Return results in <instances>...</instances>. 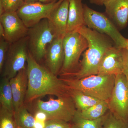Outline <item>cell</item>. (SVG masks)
I'll use <instances>...</instances> for the list:
<instances>
[{"label":"cell","mask_w":128,"mask_h":128,"mask_svg":"<svg viewBox=\"0 0 128 128\" xmlns=\"http://www.w3.org/2000/svg\"><path fill=\"white\" fill-rule=\"evenodd\" d=\"M27 63L28 86L25 104L47 95L59 97L70 95V89L62 79L37 62L29 51Z\"/></svg>","instance_id":"6da1fadb"},{"label":"cell","mask_w":128,"mask_h":128,"mask_svg":"<svg viewBox=\"0 0 128 128\" xmlns=\"http://www.w3.org/2000/svg\"><path fill=\"white\" fill-rule=\"evenodd\" d=\"M0 106L14 112L13 96L10 80L1 77L0 82Z\"/></svg>","instance_id":"d6986e66"},{"label":"cell","mask_w":128,"mask_h":128,"mask_svg":"<svg viewBox=\"0 0 128 128\" xmlns=\"http://www.w3.org/2000/svg\"><path fill=\"white\" fill-rule=\"evenodd\" d=\"M89 2L91 4L97 5V6H103L104 2L109 0H89Z\"/></svg>","instance_id":"f1b7e54d"},{"label":"cell","mask_w":128,"mask_h":128,"mask_svg":"<svg viewBox=\"0 0 128 128\" xmlns=\"http://www.w3.org/2000/svg\"><path fill=\"white\" fill-rule=\"evenodd\" d=\"M109 110L108 102L102 101L96 105L82 111H76V114L82 118L96 120L103 116Z\"/></svg>","instance_id":"ffe728a7"},{"label":"cell","mask_w":128,"mask_h":128,"mask_svg":"<svg viewBox=\"0 0 128 128\" xmlns=\"http://www.w3.org/2000/svg\"><path fill=\"white\" fill-rule=\"evenodd\" d=\"M70 92L77 111L80 112L86 110L102 101L80 91L70 89Z\"/></svg>","instance_id":"ac0fdd59"},{"label":"cell","mask_w":128,"mask_h":128,"mask_svg":"<svg viewBox=\"0 0 128 128\" xmlns=\"http://www.w3.org/2000/svg\"><path fill=\"white\" fill-rule=\"evenodd\" d=\"M69 6L68 0H64L48 19L56 37L64 38L67 34Z\"/></svg>","instance_id":"9a60e30c"},{"label":"cell","mask_w":128,"mask_h":128,"mask_svg":"<svg viewBox=\"0 0 128 128\" xmlns=\"http://www.w3.org/2000/svg\"><path fill=\"white\" fill-rule=\"evenodd\" d=\"M105 12L120 29L127 27L128 23V0H109L104 4Z\"/></svg>","instance_id":"5bb4252c"},{"label":"cell","mask_w":128,"mask_h":128,"mask_svg":"<svg viewBox=\"0 0 128 128\" xmlns=\"http://www.w3.org/2000/svg\"><path fill=\"white\" fill-rule=\"evenodd\" d=\"M82 0H68V18L67 33L76 32L80 28L86 26L84 18Z\"/></svg>","instance_id":"e0dca14e"},{"label":"cell","mask_w":128,"mask_h":128,"mask_svg":"<svg viewBox=\"0 0 128 128\" xmlns=\"http://www.w3.org/2000/svg\"><path fill=\"white\" fill-rule=\"evenodd\" d=\"M72 128H76V127H75L74 126V125H73V127H72Z\"/></svg>","instance_id":"836d02e7"},{"label":"cell","mask_w":128,"mask_h":128,"mask_svg":"<svg viewBox=\"0 0 128 128\" xmlns=\"http://www.w3.org/2000/svg\"><path fill=\"white\" fill-rule=\"evenodd\" d=\"M76 32L86 38L88 42L87 50L83 54L77 71L68 76L80 79L98 74V69L106 51L114 46L113 41L105 34L83 26Z\"/></svg>","instance_id":"7a4b0ae2"},{"label":"cell","mask_w":128,"mask_h":128,"mask_svg":"<svg viewBox=\"0 0 128 128\" xmlns=\"http://www.w3.org/2000/svg\"><path fill=\"white\" fill-rule=\"evenodd\" d=\"M5 32L4 28L1 24L0 23V38H4Z\"/></svg>","instance_id":"f546056e"},{"label":"cell","mask_w":128,"mask_h":128,"mask_svg":"<svg viewBox=\"0 0 128 128\" xmlns=\"http://www.w3.org/2000/svg\"><path fill=\"white\" fill-rule=\"evenodd\" d=\"M28 52V36L10 44L0 73L1 77L10 80L20 70L26 68Z\"/></svg>","instance_id":"ba28073f"},{"label":"cell","mask_w":128,"mask_h":128,"mask_svg":"<svg viewBox=\"0 0 128 128\" xmlns=\"http://www.w3.org/2000/svg\"><path fill=\"white\" fill-rule=\"evenodd\" d=\"M0 23L4 30V38L9 43H13L28 36V28L16 12H6L0 15Z\"/></svg>","instance_id":"8fae6325"},{"label":"cell","mask_w":128,"mask_h":128,"mask_svg":"<svg viewBox=\"0 0 128 128\" xmlns=\"http://www.w3.org/2000/svg\"><path fill=\"white\" fill-rule=\"evenodd\" d=\"M102 128H128V120L121 119L110 112L106 115Z\"/></svg>","instance_id":"cb8c5ba5"},{"label":"cell","mask_w":128,"mask_h":128,"mask_svg":"<svg viewBox=\"0 0 128 128\" xmlns=\"http://www.w3.org/2000/svg\"><path fill=\"white\" fill-rule=\"evenodd\" d=\"M60 0H39L40 2L44 3H50V2H57Z\"/></svg>","instance_id":"4dcf8cb0"},{"label":"cell","mask_w":128,"mask_h":128,"mask_svg":"<svg viewBox=\"0 0 128 128\" xmlns=\"http://www.w3.org/2000/svg\"><path fill=\"white\" fill-rule=\"evenodd\" d=\"M17 126L19 128H34L36 118L28 112L24 104L14 112Z\"/></svg>","instance_id":"44dd1931"},{"label":"cell","mask_w":128,"mask_h":128,"mask_svg":"<svg viewBox=\"0 0 128 128\" xmlns=\"http://www.w3.org/2000/svg\"><path fill=\"white\" fill-rule=\"evenodd\" d=\"M108 103L110 112L121 119L128 120V80L123 73L115 76Z\"/></svg>","instance_id":"30bf717a"},{"label":"cell","mask_w":128,"mask_h":128,"mask_svg":"<svg viewBox=\"0 0 128 128\" xmlns=\"http://www.w3.org/2000/svg\"><path fill=\"white\" fill-rule=\"evenodd\" d=\"M64 64L59 74L68 76L77 71L79 60L82 52L88 48L87 40L77 32L68 33L64 37Z\"/></svg>","instance_id":"8992f818"},{"label":"cell","mask_w":128,"mask_h":128,"mask_svg":"<svg viewBox=\"0 0 128 128\" xmlns=\"http://www.w3.org/2000/svg\"><path fill=\"white\" fill-rule=\"evenodd\" d=\"M16 128H18V126H17V127Z\"/></svg>","instance_id":"e575fe53"},{"label":"cell","mask_w":128,"mask_h":128,"mask_svg":"<svg viewBox=\"0 0 128 128\" xmlns=\"http://www.w3.org/2000/svg\"><path fill=\"white\" fill-rule=\"evenodd\" d=\"M36 105L37 111L45 114L47 120H58L69 122L72 121L77 111L70 94L47 101L38 100Z\"/></svg>","instance_id":"52a82bcc"},{"label":"cell","mask_w":128,"mask_h":128,"mask_svg":"<svg viewBox=\"0 0 128 128\" xmlns=\"http://www.w3.org/2000/svg\"><path fill=\"white\" fill-rule=\"evenodd\" d=\"M28 48L34 59L40 64L44 60L48 45L56 38L47 18L28 28Z\"/></svg>","instance_id":"277c9868"},{"label":"cell","mask_w":128,"mask_h":128,"mask_svg":"<svg viewBox=\"0 0 128 128\" xmlns=\"http://www.w3.org/2000/svg\"><path fill=\"white\" fill-rule=\"evenodd\" d=\"M84 18L86 26L92 30L105 34L110 38L117 48H125L127 39L105 14L84 4Z\"/></svg>","instance_id":"5b68a950"},{"label":"cell","mask_w":128,"mask_h":128,"mask_svg":"<svg viewBox=\"0 0 128 128\" xmlns=\"http://www.w3.org/2000/svg\"><path fill=\"white\" fill-rule=\"evenodd\" d=\"M60 78L70 89L108 102L111 98L115 82L114 75H94L80 79Z\"/></svg>","instance_id":"3957f363"},{"label":"cell","mask_w":128,"mask_h":128,"mask_svg":"<svg viewBox=\"0 0 128 128\" xmlns=\"http://www.w3.org/2000/svg\"><path fill=\"white\" fill-rule=\"evenodd\" d=\"M64 38L56 37L48 45L44 59L45 66L53 74H59L64 58L63 40Z\"/></svg>","instance_id":"4fadbf2b"},{"label":"cell","mask_w":128,"mask_h":128,"mask_svg":"<svg viewBox=\"0 0 128 128\" xmlns=\"http://www.w3.org/2000/svg\"><path fill=\"white\" fill-rule=\"evenodd\" d=\"M25 3H30L39 1V0H24Z\"/></svg>","instance_id":"1f68e13d"},{"label":"cell","mask_w":128,"mask_h":128,"mask_svg":"<svg viewBox=\"0 0 128 128\" xmlns=\"http://www.w3.org/2000/svg\"><path fill=\"white\" fill-rule=\"evenodd\" d=\"M123 48L114 45L107 50L100 63L98 74L115 76L122 73Z\"/></svg>","instance_id":"7c38bea8"},{"label":"cell","mask_w":128,"mask_h":128,"mask_svg":"<svg viewBox=\"0 0 128 128\" xmlns=\"http://www.w3.org/2000/svg\"><path fill=\"white\" fill-rule=\"evenodd\" d=\"M14 112L0 106V128H16Z\"/></svg>","instance_id":"603a6c76"},{"label":"cell","mask_w":128,"mask_h":128,"mask_svg":"<svg viewBox=\"0 0 128 128\" xmlns=\"http://www.w3.org/2000/svg\"><path fill=\"white\" fill-rule=\"evenodd\" d=\"M25 3L24 0H0V15L6 12H16Z\"/></svg>","instance_id":"d4e9b609"},{"label":"cell","mask_w":128,"mask_h":128,"mask_svg":"<svg viewBox=\"0 0 128 128\" xmlns=\"http://www.w3.org/2000/svg\"><path fill=\"white\" fill-rule=\"evenodd\" d=\"M10 44L3 38H0V72L2 71L5 59Z\"/></svg>","instance_id":"4316f807"},{"label":"cell","mask_w":128,"mask_h":128,"mask_svg":"<svg viewBox=\"0 0 128 128\" xmlns=\"http://www.w3.org/2000/svg\"><path fill=\"white\" fill-rule=\"evenodd\" d=\"M14 112L25 104L24 101L28 86L26 68L20 70L16 76L10 80Z\"/></svg>","instance_id":"2e32d148"},{"label":"cell","mask_w":128,"mask_h":128,"mask_svg":"<svg viewBox=\"0 0 128 128\" xmlns=\"http://www.w3.org/2000/svg\"><path fill=\"white\" fill-rule=\"evenodd\" d=\"M73 125L68 122L55 119H48L44 121V128H72Z\"/></svg>","instance_id":"484cf974"},{"label":"cell","mask_w":128,"mask_h":128,"mask_svg":"<svg viewBox=\"0 0 128 128\" xmlns=\"http://www.w3.org/2000/svg\"><path fill=\"white\" fill-rule=\"evenodd\" d=\"M125 48L128 51V39H127V42H126V47Z\"/></svg>","instance_id":"d6a6232c"},{"label":"cell","mask_w":128,"mask_h":128,"mask_svg":"<svg viewBox=\"0 0 128 128\" xmlns=\"http://www.w3.org/2000/svg\"><path fill=\"white\" fill-rule=\"evenodd\" d=\"M106 115L96 120H88L81 118L76 114L72 120L76 128H102Z\"/></svg>","instance_id":"7402d4cb"},{"label":"cell","mask_w":128,"mask_h":128,"mask_svg":"<svg viewBox=\"0 0 128 128\" xmlns=\"http://www.w3.org/2000/svg\"><path fill=\"white\" fill-rule=\"evenodd\" d=\"M122 50L123 54V68L122 73L128 80V51L125 48H123Z\"/></svg>","instance_id":"83f0119b"},{"label":"cell","mask_w":128,"mask_h":128,"mask_svg":"<svg viewBox=\"0 0 128 128\" xmlns=\"http://www.w3.org/2000/svg\"><path fill=\"white\" fill-rule=\"evenodd\" d=\"M64 0L44 3L39 1L25 3L16 12L27 27H32L45 18L48 19L54 9Z\"/></svg>","instance_id":"9c48e42d"}]
</instances>
